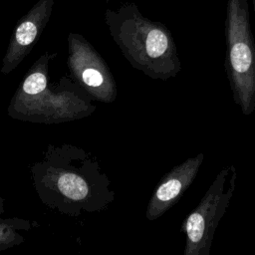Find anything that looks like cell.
Returning <instances> with one entry per match:
<instances>
[{
    "label": "cell",
    "instance_id": "6da1fadb",
    "mask_svg": "<svg viewBox=\"0 0 255 255\" xmlns=\"http://www.w3.org/2000/svg\"><path fill=\"white\" fill-rule=\"evenodd\" d=\"M30 172L41 202L66 216L100 212L116 199L100 159L71 143H49Z\"/></svg>",
    "mask_w": 255,
    "mask_h": 255
},
{
    "label": "cell",
    "instance_id": "7a4b0ae2",
    "mask_svg": "<svg viewBox=\"0 0 255 255\" xmlns=\"http://www.w3.org/2000/svg\"><path fill=\"white\" fill-rule=\"evenodd\" d=\"M57 55L45 52L27 71L7 108L10 118L52 125L81 120L96 111L93 99L72 78L49 82V64Z\"/></svg>",
    "mask_w": 255,
    "mask_h": 255
},
{
    "label": "cell",
    "instance_id": "3957f363",
    "mask_svg": "<svg viewBox=\"0 0 255 255\" xmlns=\"http://www.w3.org/2000/svg\"><path fill=\"white\" fill-rule=\"evenodd\" d=\"M105 23L109 33L130 66L152 80L167 81L181 70L174 38L158 21L141 14L135 3L107 8Z\"/></svg>",
    "mask_w": 255,
    "mask_h": 255
},
{
    "label": "cell",
    "instance_id": "277c9868",
    "mask_svg": "<svg viewBox=\"0 0 255 255\" xmlns=\"http://www.w3.org/2000/svg\"><path fill=\"white\" fill-rule=\"evenodd\" d=\"M224 68L232 98L244 116L255 110V42L247 0H227Z\"/></svg>",
    "mask_w": 255,
    "mask_h": 255
},
{
    "label": "cell",
    "instance_id": "5b68a950",
    "mask_svg": "<svg viewBox=\"0 0 255 255\" xmlns=\"http://www.w3.org/2000/svg\"><path fill=\"white\" fill-rule=\"evenodd\" d=\"M237 171L231 163L216 175L198 205L185 217L180 231L185 235L184 255H209L214 234L232 199Z\"/></svg>",
    "mask_w": 255,
    "mask_h": 255
},
{
    "label": "cell",
    "instance_id": "8992f818",
    "mask_svg": "<svg viewBox=\"0 0 255 255\" xmlns=\"http://www.w3.org/2000/svg\"><path fill=\"white\" fill-rule=\"evenodd\" d=\"M67 43V66L71 78L93 100L104 104L114 103L118 87L102 55L79 33L70 32Z\"/></svg>",
    "mask_w": 255,
    "mask_h": 255
},
{
    "label": "cell",
    "instance_id": "52a82bcc",
    "mask_svg": "<svg viewBox=\"0 0 255 255\" xmlns=\"http://www.w3.org/2000/svg\"><path fill=\"white\" fill-rule=\"evenodd\" d=\"M54 4L55 0H38L18 20L2 59V74L13 72L30 54L52 16Z\"/></svg>",
    "mask_w": 255,
    "mask_h": 255
},
{
    "label": "cell",
    "instance_id": "ba28073f",
    "mask_svg": "<svg viewBox=\"0 0 255 255\" xmlns=\"http://www.w3.org/2000/svg\"><path fill=\"white\" fill-rule=\"evenodd\" d=\"M203 159L204 154L200 152L173 166L161 177L147 203L146 219L153 221L159 218L179 201L195 179Z\"/></svg>",
    "mask_w": 255,
    "mask_h": 255
},
{
    "label": "cell",
    "instance_id": "9c48e42d",
    "mask_svg": "<svg viewBox=\"0 0 255 255\" xmlns=\"http://www.w3.org/2000/svg\"><path fill=\"white\" fill-rule=\"evenodd\" d=\"M37 225V222L24 218L0 217V251L23 243L25 241V237L21 232L29 231Z\"/></svg>",
    "mask_w": 255,
    "mask_h": 255
},
{
    "label": "cell",
    "instance_id": "30bf717a",
    "mask_svg": "<svg viewBox=\"0 0 255 255\" xmlns=\"http://www.w3.org/2000/svg\"><path fill=\"white\" fill-rule=\"evenodd\" d=\"M5 212V199L0 196V216Z\"/></svg>",
    "mask_w": 255,
    "mask_h": 255
},
{
    "label": "cell",
    "instance_id": "8fae6325",
    "mask_svg": "<svg viewBox=\"0 0 255 255\" xmlns=\"http://www.w3.org/2000/svg\"><path fill=\"white\" fill-rule=\"evenodd\" d=\"M253 2V7H254V12H255V0H252Z\"/></svg>",
    "mask_w": 255,
    "mask_h": 255
}]
</instances>
